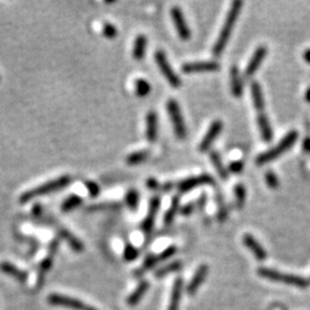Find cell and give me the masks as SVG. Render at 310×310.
<instances>
[{
  "label": "cell",
  "mask_w": 310,
  "mask_h": 310,
  "mask_svg": "<svg viewBox=\"0 0 310 310\" xmlns=\"http://www.w3.org/2000/svg\"><path fill=\"white\" fill-rule=\"evenodd\" d=\"M241 6H242V2H240V0H235V2L232 3V5H231L229 13L226 15L225 22L223 24L222 30L220 32V35H218V38L213 47V53L215 56H220L222 54V52L224 51L227 41L230 39L231 32L233 30L234 23L237 22L239 13H240Z\"/></svg>",
  "instance_id": "cell-1"
},
{
  "label": "cell",
  "mask_w": 310,
  "mask_h": 310,
  "mask_svg": "<svg viewBox=\"0 0 310 310\" xmlns=\"http://www.w3.org/2000/svg\"><path fill=\"white\" fill-rule=\"evenodd\" d=\"M70 181H72V177L68 175L57 177V178L55 179L48 180L46 181V183L41 184L39 186H36V188L22 193L20 196L19 200L21 204H27V202L31 201L32 199H35V198L47 196V194L49 193L59 191V190L61 189L67 188V186L70 184Z\"/></svg>",
  "instance_id": "cell-2"
},
{
  "label": "cell",
  "mask_w": 310,
  "mask_h": 310,
  "mask_svg": "<svg viewBox=\"0 0 310 310\" xmlns=\"http://www.w3.org/2000/svg\"><path fill=\"white\" fill-rule=\"evenodd\" d=\"M297 137H299V135H297V132L295 130L289 131L288 134L285 136V137L280 140V142L277 144L274 148H271V150H269L264 153H261V154L256 158L255 162L259 165H262L264 163H268L272 160H276L277 158H279L283 153L287 152L289 148L295 144Z\"/></svg>",
  "instance_id": "cell-3"
},
{
  "label": "cell",
  "mask_w": 310,
  "mask_h": 310,
  "mask_svg": "<svg viewBox=\"0 0 310 310\" xmlns=\"http://www.w3.org/2000/svg\"><path fill=\"white\" fill-rule=\"evenodd\" d=\"M258 274L261 277H263V278L274 280V282L285 283L287 285H292V286H296L299 288H307L309 286L308 280L302 278V277L284 274V272L274 270V269L260 268L258 270Z\"/></svg>",
  "instance_id": "cell-4"
},
{
  "label": "cell",
  "mask_w": 310,
  "mask_h": 310,
  "mask_svg": "<svg viewBox=\"0 0 310 310\" xmlns=\"http://www.w3.org/2000/svg\"><path fill=\"white\" fill-rule=\"evenodd\" d=\"M167 110L173 126V131H175L176 137L179 140H184L186 138V135H188V130H186L185 121L178 102L175 99H169L167 102Z\"/></svg>",
  "instance_id": "cell-5"
},
{
  "label": "cell",
  "mask_w": 310,
  "mask_h": 310,
  "mask_svg": "<svg viewBox=\"0 0 310 310\" xmlns=\"http://www.w3.org/2000/svg\"><path fill=\"white\" fill-rule=\"evenodd\" d=\"M155 61H156V65H158L159 69L161 70V73H162V75L165 77V80L168 81L170 86H172V88H175V89L179 88V86L181 85L180 78L175 73V70L171 68V66L170 64H169L167 56H165V53L163 51H156Z\"/></svg>",
  "instance_id": "cell-6"
},
{
  "label": "cell",
  "mask_w": 310,
  "mask_h": 310,
  "mask_svg": "<svg viewBox=\"0 0 310 310\" xmlns=\"http://www.w3.org/2000/svg\"><path fill=\"white\" fill-rule=\"evenodd\" d=\"M214 181L215 180L212 176L207 175V173H202V175L189 177V178L179 181L178 185H177V190H178L179 193H186L202 185L214 184Z\"/></svg>",
  "instance_id": "cell-7"
},
{
  "label": "cell",
  "mask_w": 310,
  "mask_h": 310,
  "mask_svg": "<svg viewBox=\"0 0 310 310\" xmlns=\"http://www.w3.org/2000/svg\"><path fill=\"white\" fill-rule=\"evenodd\" d=\"M171 18L173 23H175L176 30L178 32V36L181 40H189L191 39V30L186 23L183 12H181L178 6H173L170 11Z\"/></svg>",
  "instance_id": "cell-8"
},
{
  "label": "cell",
  "mask_w": 310,
  "mask_h": 310,
  "mask_svg": "<svg viewBox=\"0 0 310 310\" xmlns=\"http://www.w3.org/2000/svg\"><path fill=\"white\" fill-rule=\"evenodd\" d=\"M47 301L49 304L57 305V307H65L73 310H85L86 305L82 301L74 299V297H69L66 295L60 294H51L47 297Z\"/></svg>",
  "instance_id": "cell-9"
},
{
  "label": "cell",
  "mask_w": 310,
  "mask_h": 310,
  "mask_svg": "<svg viewBox=\"0 0 310 310\" xmlns=\"http://www.w3.org/2000/svg\"><path fill=\"white\" fill-rule=\"evenodd\" d=\"M222 129H223V123L221 119H215V121L210 124L208 131L206 132L205 137L202 138L201 143L199 144V147H198L199 152L205 153L207 151H209L210 146H212L213 143L215 142V139L218 137V135L221 134Z\"/></svg>",
  "instance_id": "cell-10"
},
{
  "label": "cell",
  "mask_w": 310,
  "mask_h": 310,
  "mask_svg": "<svg viewBox=\"0 0 310 310\" xmlns=\"http://www.w3.org/2000/svg\"><path fill=\"white\" fill-rule=\"evenodd\" d=\"M160 204H161V199L159 196L153 197L150 202V207H148V213L147 216L144 218V221L142 223V230L144 233H151L153 227H154L155 224V218L156 215H158L159 208H160Z\"/></svg>",
  "instance_id": "cell-11"
},
{
  "label": "cell",
  "mask_w": 310,
  "mask_h": 310,
  "mask_svg": "<svg viewBox=\"0 0 310 310\" xmlns=\"http://www.w3.org/2000/svg\"><path fill=\"white\" fill-rule=\"evenodd\" d=\"M181 72L184 74L202 73V72H216L220 69V65L215 61H196L186 62L181 66Z\"/></svg>",
  "instance_id": "cell-12"
},
{
  "label": "cell",
  "mask_w": 310,
  "mask_h": 310,
  "mask_svg": "<svg viewBox=\"0 0 310 310\" xmlns=\"http://www.w3.org/2000/svg\"><path fill=\"white\" fill-rule=\"evenodd\" d=\"M267 55V47L264 45H260V46L255 49V52L252 55L250 62H248L247 67L245 69V76L252 77L256 73V70L259 69L261 66L262 61Z\"/></svg>",
  "instance_id": "cell-13"
},
{
  "label": "cell",
  "mask_w": 310,
  "mask_h": 310,
  "mask_svg": "<svg viewBox=\"0 0 310 310\" xmlns=\"http://www.w3.org/2000/svg\"><path fill=\"white\" fill-rule=\"evenodd\" d=\"M242 242H243V245H245L248 250L254 254L256 260H259V261H266L267 256H268L267 252L261 245H260V242L256 240L253 235L250 233L243 234Z\"/></svg>",
  "instance_id": "cell-14"
},
{
  "label": "cell",
  "mask_w": 310,
  "mask_h": 310,
  "mask_svg": "<svg viewBox=\"0 0 310 310\" xmlns=\"http://www.w3.org/2000/svg\"><path fill=\"white\" fill-rule=\"evenodd\" d=\"M207 274H208V266L206 264H201V266L197 269L196 274H194L193 278L190 284L186 287V292L189 295H194L198 291V288L201 286V284L205 282Z\"/></svg>",
  "instance_id": "cell-15"
},
{
  "label": "cell",
  "mask_w": 310,
  "mask_h": 310,
  "mask_svg": "<svg viewBox=\"0 0 310 310\" xmlns=\"http://www.w3.org/2000/svg\"><path fill=\"white\" fill-rule=\"evenodd\" d=\"M158 114L154 110L148 111L146 115V139L148 143H155L158 139Z\"/></svg>",
  "instance_id": "cell-16"
},
{
  "label": "cell",
  "mask_w": 310,
  "mask_h": 310,
  "mask_svg": "<svg viewBox=\"0 0 310 310\" xmlns=\"http://www.w3.org/2000/svg\"><path fill=\"white\" fill-rule=\"evenodd\" d=\"M57 234L60 235V238L64 239V240L67 241L68 245L72 247L73 251L77 252V253H81L84 250V245H83V242L81 240H78V239L74 235L73 233H70L68 230H66L65 227H56Z\"/></svg>",
  "instance_id": "cell-17"
},
{
  "label": "cell",
  "mask_w": 310,
  "mask_h": 310,
  "mask_svg": "<svg viewBox=\"0 0 310 310\" xmlns=\"http://www.w3.org/2000/svg\"><path fill=\"white\" fill-rule=\"evenodd\" d=\"M147 51V37L145 35H138L136 37L134 47H132V57L137 61H142Z\"/></svg>",
  "instance_id": "cell-18"
},
{
  "label": "cell",
  "mask_w": 310,
  "mask_h": 310,
  "mask_svg": "<svg viewBox=\"0 0 310 310\" xmlns=\"http://www.w3.org/2000/svg\"><path fill=\"white\" fill-rule=\"evenodd\" d=\"M258 124H259L260 132H261V137L263 139V142L270 143L272 140V137H274V134H272L270 122H269V118L266 114L260 113L258 115Z\"/></svg>",
  "instance_id": "cell-19"
},
{
  "label": "cell",
  "mask_w": 310,
  "mask_h": 310,
  "mask_svg": "<svg viewBox=\"0 0 310 310\" xmlns=\"http://www.w3.org/2000/svg\"><path fill=\"white\" fill-rule=\"evenodd\" d=\"M0 270L3 272H5V274L10 275L15 278L16 280H19L20 283H26L28 280V272L21 270L18 267L13 266L12 263L8 262H4L0 264Z\"/></svg>",
  "instance_id": "cell-20"
},
{
  "label": "cell",
  "mask_w": 310,
  "mask_h": 310,
  "mask_svg": "<svg viewBox=\"0 0 310 310\" xmlns=\"http://www.w3.org/2000/svg\"><path fill=\"white\" fill-rule=\"evenodd\" d=\"M230 78H231V91L234 97L240 98L242 96V83L240 78V73L237 66H232L230 70Z\"/></svg>",
  "instance_id": "cell-21"
},
{
  "label": "cell",
  "mask_w": 310,
  "mask_h": 310,
  "mask_svg": "<svg viewBox=\"0 0 310 310\" xmlns=\"http://www.w3.org/2000/svg\"><path fill=\"white\" fill-rule=\"evenodd\" d=\"M183 285L184 282L181 278H177L173 283V287L171 291L170 296V303H169L168 310H178L179 307V301L181 297V292H183Z\"/></svg>",
  "instance_id": "cell-22"
},
{
  "label": "cell",
  "mask_w": 310,
  "mask_h": 310,
  "mask_svg": "<svg viewBox=\"0 0 310 310\" xmlns=\"http://www.w3.org/2000/svg\"><path fill=\"white\" fill-rule=\"evenodd\" d=\"M251 93H252V99H253L254 107L260 111V113H262V110L264 109V106H266V102H264L262 89H261V85L259 84V82H256V81L252 82Z\"/></svg>",
  "instance_id": "cell-23"
},
{
  "label": "cell",
  "mask_w": 310,
  "mask_h": 310,
  "mask_svg": "<svg viewBox=\"0 0 310 310\" xmlns=\"http://www.w3.org/2000/svg\"><path fill=\"white\" fill-rule=\"evenodd\" d=\"M148 288H150V283H148L147 280H144V282L140 283L139 286L132 292V294H130V296L128 297L127 303L129 304L130 307H135L136 304H138L140 299L145 295V293L148 291Z\"/></svg>",
  "instance_id": "cell-24"
},
{
  "label": "cell",
  "mask_w": 310,
  "mask_h": 310,
  "mask_svg": "<svg viewBox=\"0 0 310 310\" xmlns=\"http://www.w3.org/2000/svg\"><path fill=\"white\" fill-rule=\"evenodd\" d=\"M179 210H180L179 209V197L178 196L172 197L170 207H169L167 213L164 214L163 222H164L165 226H169V225L172 224V222H173V220H175L176 215H177V213L179 212Z\"/></svg>",
  "instance_id": "cell-25"
},
{
  "label": "cell",
  "mask_w": 310,
  "mask_h": 310,
  "mask_svg": "<svg viewBox=\"0 0 310 310\" xmlns=\"http://www.w3.org/2000/svg\"><path fill=\"white\" fill-rule=\"evenodd\" d=\"M122 204L121 202L116 201H105L101 202V204H96V205H91L89 206L86 210L91 213H96V212H108V210H116L121 209Z\"/></svg>",
  "instance_id": "cell-26"
},
{
  "label": "cell",
  "mask_w": 310,
  "mask_h": 310,
  "mask_svg": "<svg viewBox=\"0 0 310 310\" xmlns=\"http://www.w3.org/2000/svg\"><path fill=\"white\" fill-rule=\"evenodd\" d=\"M210 160H212V162L214 164L215 169H216L218 176H220L223 180H226L227 178H229V175H227L229 172H227L225 165L224 163H223L221 156L217 152H214V151L210 152Z\"/></svg>",
  "instance_id": "cell-27"
},
{
  "label": "cell",
  "mask_w": 310,
  "mask_h": 310,
  "mask_svg": "<svg viewBox=\"0 0 310 310\" xmlns=\"http://www.w3.org/2000/svg\"><path fill=\"white\" fill-rule=\"evenodd\" d=\"M82 204H83V198L77 196V194H72V196H69L67 199H65L64 202H62L61 210L64 213L72 212V210L78 208Z\"/></svg>",
  "instance_id": "cell-28"
},
{
  "label": "cell",
  "mask_w": 310,
  "mask_h": 310,
  "mask_svg": "<svg viewBox=\"0 0 310 310\" xmlns=\"http://www.w3.org/2000/svg\"><path fill=\"white\" fill-rule=\"evenodd\" d=\"M160 262V259H159V255H154V254H151L148 255L146 259H145V261L143 263V266L140 267L138 270L135 271V277H140L143 276L145 272H147L148 270H151V269L154 268L156 264H158Z\"/></svg>",
  "instance_id": "cell-29"
},
{
  "label": "cell",
  "mask_w": 310,
  "mask_h": 310,
  "mask_svg": "<svg viewBox=\"0 0 310 310\" xmlns=\"http://www.w3.org/2000/svg\"><path fill=\"white\" fill-rule=\"evenodd\" d=\"M53 260H54V256L47 254L46 258H45L43 261H41L40 266H39V272H38V282H37L38 287H40L41 285H43L45 276H46V274L49 271V269L52 268Z\"/></svg>",
  "instance_id": "cell-30"
},
{
  "label": "cell",
  "mask_w": 310,
  "mask_h": 310,
  "mask_svg": "<svg viewBox=\"0 0 310 310\" xmlns=\"http://www.w3.org/2000/svg\"><path fill=\"white\" fill-rule=\"evenodd\" d=\"M148 156H150V151L143 150V151H136L134 153H131L127 156V163L130 165H136L144 162L145 160L148 159Z\"/></svg>",
  "instance_id": "cell-31"
},
{
  "label": "cell",
  "mask_w": 310,
  "mask_h": 310,
  "mask_svg": "<svg viewBox=\"0 0 310 310\" xmlns=\"http://www.w3.org/2000/svg\"><path fill=\"white\" fill-rule=\"evenodd\" d=\"M135 89H136V94L139 98H145L147 97L151 92V84L148 83V81L145 80V78H138L135 83Z\"/></svg>",
  "instance_id": "cell-32"
},
{
  "label": "cell",
  "mask_w": 310,
  "mask_h": 310,
  "mask_svg": "<svg viewBox=\"0 0 310 310\" xmlns=\"http://www.w3.org/2000/svg\"><path fill=\"white\" fill-rule=\"evenodd\" d=\"M126 204L130 210H137L139 205V192L131 189L126 193Z\"/></svg>",
  "instance_id": "cell-33"
},
{
  "label": "cell",
  "mask_w": 310,
  "mask_h": 310,
  "mask_svg": "<svg viewBox=\"0 0 310 310\" xmlns=\"http://www.w3.org/2000/svg\"><path fill=\"white\" fill-rule=\"evenodd\" d=\"M180 268H181L180 261H173L171 263L167 264V266H164L163 268L159 269V270L155 272V277L156 278H162V277L167 276L168 274H171V272H176V271L180 270Z\"/></svg>",
  "instance_id": "cell-34"
},
{
  "label": "cell",
  "mask_w": 310,
  "mask_h": 310,
  "mask_svg": "<svg viewBox=\"0 0 310 310\" xmlns=\"http://www.w3.org/2000/svg\"><path fill=\"white\" fill-rule=\"evenodd\" d=\"M234 198H235V204H237V206L239 207V208H241V207L243 206V204H245L246 201V189L245 186H243L242 184H237L234 186Z\"/></svg>",
  "instance_id": "cell-35"
},
{
  "label": "cell",
  "mask_w": 310,
  "mask_h": 310,
  "mask_svg": "<svg viewBox=\"0 0 310 310\" xmlns=\"http://www.w3.org/2000/svg\"><path fill=\"white\" fill-rule=\"evenodd\" d=\"M139 256V251L137 247H135L134 245H131V243H127L126 248H124V253H123V258L126 260L127 262H131L136 260Z\"/></svg>",
  "instance_id": "cell-36"
},
{
  "label": "cell",
  "mask_w": 310,
  "mask_h": 310,
  "mask_svg": "<svg viewBox=\"0 0 310 310\" xmlns=\"http://www.w3.org/2000/svg\"><path fill=\"white\" fill-rule=\"evenodd\" d=\"M216 200H217V207H218L217 218L220 222H224L225 218L227 217V209H226L225 204H224V201H223V198L220 192L216 193Z\"/></svg>",
  "instance_id": "cell-37"
},
{
  "label": "cell",
  "mask_w": 310,
  "mask_h": 310,
  "mask_svg": "<svg viewBox=\"0 0 310 310\" xmlns=\"http://www.w3.org/2000/svg\"><path fill=\"white\" fill-rule=\"evenodd\" d=\"M84 185H85L86 190H88L89 196L91 198H97L99 194H100V186H99V184H97L96 181L85 180Z\"/></svg>",
  "instance_id": "cell-38"
},
{
  "label": "cell",
  "mask_w": 310,
  "mask_h": 310,
  "mask_svg": "<svg viewBox=\"0 0 310 310\" xmlns=\"http://www.w3.org/2000/svg\"><path fill=\"white\" fill-rule=\"evenodd\" d=\"M102 34H103V36L106 37V38L114 39L115 37L117 36L118 31H117V29H116V27L114 26V24L105 23L102 27Z\"/></svg>",
  "instance_id": "cell-39"
},
{
  "label": "cell",
  "mask_w": 310,
  "mask_h": 310,
  "mask_svg": "<svg viewBox=\"0 0 310 310\" xmlns=\"http://www.w3.org/2000/svg\"><path fill=\"white\" fill-rule=\"evenodd\" d=\"M266 181L269 188H271V189H277L279 186V180L278 178H277L276 173L272 171L266 172Z\"/></svg>",
  "instance_id": "cell-40"
},
{
  "label": "cell",
  "mask_w": 310,
  "mask_h": 310,
  "mask_svg": "<svg viewBox=\"0 0 310 310\" xmlns=\"http://www.w3.org/2000/svg\"><path fill=\"white\" fill-rule=\"evenodd\" d=\"M176 252H177V248H176V246H173V245L169 246L168 248H165L162 253L159 254L160 262L165 261V260H168L169 258H172V256L176 254Z\"/></svg>",
  "instance_id": "cell-41"
},
{
  "label": "cell",
  "mask_w": 310,
  "mask_h": 310,
  "mask_svg": "<svg viewBox=\"0 0 310 310\" xmlns=\"http://www.w3.org/2000/svg\"><path fill=\"white\" fill-rule=\"evenodd\" d=\"M197 208V202H189V204L184 205L181 207L179 213L181 215H184V216H189V215H191L194 210Z\"/></svg>",
  "instance_id": "cell-42"
},
{
  "label": "cell",
  "mask_w": 310,
  "mask_h": 310,
  "mask_svg": "<svg viewBox=\"0 0 310 310\" xmlns=\"http://www.w3.org/2000/svg\"><path fill=\"white\" fill-rule=\"evenodd\" d=\"M243 169V162L242 161H233L229 165V170L233 173H239L241 172Z\"/></svg>",
  "instance_id": "cell-43"
},
{
  "label": "cell",
  "mask_w": 310,
  "mask_h": 310,
  "mask_svg": "<svg viewBox=\"0 0 310 310\" xmlns=\"http://www.w3.org/2000/svg\"><path fill=\"white\" fill-rule=\"evenodd\" d=\"M146 185L148 189L152 190V191H155V190L161 189V184L155 178H148L146 181Z\"/></svg>",
  "instance_id": "cell-44"
},
{
  "label": "cell",
  "mask_w": 310,
  "mask_h": 310,
  "mask_svg": "<svg viewBox=\"0 0 310 310\" xmlns=\"http://www.w3.org/2000/svg\"><path fill=\"white\" fill-rule=\"evenodd\" d=\"M57 248H59V239H54L51 243H49L48 247V255L54 256L57 252Z\"/></svg>",
  "instance_id": "cell-45"
},
{
  "label": "cell",
  "mask_w": 310,
  "mask_h": 310,
  "mask_svg": "<svg viewBox=\"0 0 310 310\" xmlns=\"http://www.w3.org/2000/svg\"><path fill=\"white\" fill-rule=\"evenodd\" d=\"M32 215H34L35 217H39L41 214H43V208H41V206L39 204H36L34 207H32Z\"/></svg>",
  "instance_id": "cell-46"
},
{
  "label": "cell",
  "mask_w": 310,
  "mask_h": 310,
  "mask_svg": "<svg viewBox=\"0 0 310 310\" xmlns=\"http://www.w3.org/2000/svg\"><path fill=\"white\" fill-rule=\"evenodd\" d=\"M303 148L304 151H307L310 153V138H305L303 142Z\"/></svg>",
  "instance_id": "cell-47"
},
{
  "label": "cell",
  "mask_w": 310,
  "mask_h": 310,
  "mask_svg": "<svg viewBox=\"0 0 310 310\" xmlns=\"http://www.w3.org/2000/svg\"><path fill=\"white\" fill-rule=\"evenodd\" d=\"M303 59L308 62V64H310V48H307L305 51L303 52Z\"/></svg>",
  "instance_id": "cell-48"
},
{
  "label": "cell",
  "mask_w": 310,
  "mask_h": 310,
  "mask_svg": "<svg viewBox=\"0 0 310 310\" xmlns=\"http://www.w3.org/2000/svg\"><path fill=\"white\" fill-rule=\"evenodd\" d=\"M173 184L172 183H165L163 185H161V190H163V191H169V190L172 189Z\"/></svg>",
  "instance_id": "cell-49"
},
{
  "label": "cell",
  "mask_w": 310,
  "mask_h": 310,
  "mask_svg": "<svg viewBox=\"0 0 310 310\" xmlns=\"http://www.w3.org/2000/svg\"><path fill=\"white\" fill-rule=\"evenodd\" d=\"M304 98H305V100H307L308 102H310V86L307 89V91H305Z\"/></svg>",
  "instance_id": "cell-50"
},
{
  "label": "cell",
  "mask_w": 310,
  "mask_h": 310,
  "mask_svg": "<svg viewBox=\"0 0 310 310\" xmlns=\"http://www.w3.org/2000/svg\"><path fill=\"white\" fill-rule=\"evenodd\" d=\"M85 310H97V309H94L93 307H86Z\"/></svg>",
  "instance_id": "cell-51"
}]
</instances>
